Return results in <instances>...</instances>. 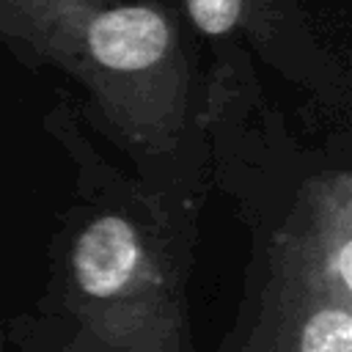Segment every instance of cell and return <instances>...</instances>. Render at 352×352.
<instances>
[{"label": "cell", "mask_w": 352, "mask_h": 352, "mask_svg": "<svg viewBox=\"0 0 352 352\" xmlns=\"http://www.w3.org/2000/svg\"><path fill=\"white\" fill-rule=\"evenodd\" d=\"M0 44L28 66L66 74L82 118L132 173L204 206L209 190L201 77L160 0H0Z\"/></svg>", "instance_id": "6da1fadb"}, {"label": "cell", "mask_w": 352, "mask_h": 352, "mask_svg": "<svg viewBox=\"0 0 352 352\" xmlns=\"http://www.w3.org/2000/svg\"><path fill=\"white\" fill-rule=\"evenodd\" d=\"M44 126L74 165V201L50 236L36 305L91 324L187 322L201 206L107 160L69 96Z\"/></svg>", "instance_id": "7a4b0ae2"}, {"label": "cell", "mask_w": 352, "mask_h": 352, "mask_svg": "<svg viewBox=\"0 0 352 352\" xmlns=\"http://www.w3.org/2000/svg\"><path fill=\"white\" fill-rule=\"evenodd\" d=\"M214 352H352V236L250 234L242 300Z\"/></svg>", "instance_id": "3957f363"}, {"label": "cell", "mask_w": 352, "mask_h": 352, "mask_svg": "<svg viewBox=\"0 0 352 352\" xmlns=\"http://www.w3.org/2000/svg\"><path fill=\"white\" fill-rule=\"evenodd\" d=\"M190 25L214 47H236L349 126L352 80L302 0H182Z\"/></svg>", "instance_id": "277c9868"}, {"label": "cell", "mask_w": 352, "mask_h": 352, "mask_svg": "<svg viewBox=\"0 0 352 352\" xmlns=\"http://www.w3.org/2000/svg\"><path fill=\"white\" fill-rule=\"evenodd\" d=\"M16 352H190L187 322L91 324L33 305L8 319Z\"/></svg>", "instance_id": "5b68a950"}, {"label": "cell", "mask_w": 352, "mask_h": 352, "mask_svg": "<svg viewBox=\"0 0 352 352\" xmlns=\"http://www.w3.org/2000/svg\"><path fill=\"white\" fill-rule=\"evenodd\" d=\"M0 352H3V346H0Z\"/></svg>", "instance_id": "8992f818"}]
</instances>
